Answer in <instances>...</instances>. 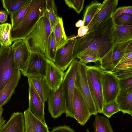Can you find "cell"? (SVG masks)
Listing matches in <instances>:
<instances>
[{"instance_id": "1", "label": "cell", "mask_w": 132, "mask_h": 132, "mask_svg": "<svg viewBox=\"0 0 132 132\" xmlns=\"http://www.w3.org/2000/svg\"><path fill=\"white\" fill-rule=\"evenodd\" d=\"M114 19L111 17L84 36L77 38L73 52V58L86 55L99 61L114 45Z\"/></svg>"}, {"instance_id": "2", "label": "cell", "mask_w": 132, "mask_h": 132, "mask_svg": "<svg viewBox=\"0 0 132 132\" xmlns=\"http://www.w3.org/2000/svg\"><path fill=\"white\" fill-rule=\"evenodd\" d=\"M47 10L46 0H31L29 8L22 19L17 25L12 27V42L26 38Z\"/></svg>"}, {"instance_id": "3", "label": "cell", "mask_w": 132, "mask_h": 132, "mask_svg": "<svg viewBox=\"0 0 132 132\" xmlns=\"http://www.w3.org/2000/svg\"><path fill=\"white\" fill-rule=\"evenodd\" d=\"M51 32V28L47 11L37 22L34 27L25 39L30 52L45 53V44Z\"/></svg>"}, {"instance_id": "4", "label": "cell", "mask_w": 132, "mask_h": 132, "mask_svg": "<svg viewBox=\"0 0 132 132\" xmlns=\"http://www.w3.org/2000/svg\"><path fill=\"white\" fill-rule=\"evenodd\" d=\"M80 62L75 58L73 59L64 73L61 84L65 101L66 116L73 118V98L76 79Z\"/></svg>"}, {"instance_id": "5", "label": "cell", "mask_w": 132, "mask_h": 132, "mask_svg": "<svg viewBox=\"0 0 132 132\" xmlns=\"http://www.w3.org/2000/svg\"><path fill=\"white\" fill-rule=\"evenodd\" d=\"M103 70L96 66H86L88 84L97 113H102L104 104L102 82Z\"/></svg>"}, {"instance_id": "6", "label": "cell", "mask_w": 132, "mask_h": 132, "mask_svg": "<svg viewBox=\"0 0 132 132\" xmlns=\"http://www.w3.org/2000/svg\"><path fill=\"white\" fill-rule=\"evenodd\" d=\"M19 70L15 63L11 46L2 47L0 51V92L11 76Z\"/></svg>"}, {"instance_id": "7", "label": "cell", "mask_w": 132, "mask_h": 132, "mask_svg": "<svg viewBox=\"0 0 132 132\" xmlns=\"http://www.w3.org/2000/svg\"><path fill=\"white\" fill-rule=\"evenodd\" d=\"M132 40L114 44L112 48L100 60V68L103 70L112 72L124 55Z\"/></svg>"}, {"instance_id": "8", "label": "cell", "mask_w": 132, "mask_h": 132, "mask_svg": "<svg viewBox=\"0 0 132 132\" xmlns=\"http://www.w3.org/2000/svg\"><path fill=\"white\" fill-rule=\"evenodd\" d=\"M77 38L74 35L67 37L66 40L56 50L54 63L63 71L69 67L74 59L73 52Z\"/></svg>"}, {"instance_id": "9", "label": "cell", "mask_w": 132, "mask_h": 132, "mask_svg": "<svg viewBox=\"0 0 132 132\" xmlns=\"http://www.w3.org/2000/svg\"><path fill=\"white\" fill-rule=\"evenodd\" d=\"M86 64L80 61L76 76L75 86L83 96L91 115H96L97 113L88 84L86 73Z\"/></svg>"}, {"instance_id": "10", "label": "cell", "mask_w": 132, "mask_h": 132, "mask_svg": "<svg viewBox=\"0 0 132 132\" xmlns=\"http://www.w3.org/2000/svg\"><path fill=\"white\" fill-rule=\"evenodd\" d=\"M47 58L39 52H30L24 71L22 72L25 76L45 77L47 68Z\"/></svg>"}, {"instance_id": "11", "label": "cell", "mask_w": 132, "mask_h": 132, "mask_svg": "<svg viewBox=\"0 0 132 132\" xmlns=\"http://www.w3.org/2000/svg\"><path fill=\"white\" fill-rule=\"evenodd\" d=\"M102 86L104 104L115 100L120 89L118 79L112 72L103 70Z\"/></svg>"}, {"instance_id": "12", "label": "cell", "mask_w": 132, "mask_h": 132, "mask_svg": "<svg viewBox=\"0 0 132 132\" xmlns=\"http://www.w3.org/2000/svg\"><path fill=\"white\" fill-rule=\"evenodd\" d=\"M118 0H105L101 4V8L88 26L89 31L107 21L112 16L116 9Z\"/></svg>"}, {"instance_id": "13", "label": "cell", "mask_w": 132, "mask_h": 132, "mask_svg": "<svg viewBox=\"0 0 132 132\" xmlns=\"http://www.w3.org/2000/svg\"><path fill=\"white\" fill-rule=\"evenodd\" d=\"M47 100L48 111L52 118H57L65 113V101L62 85L56 91L51 90Z\"/></svg>"}, {"instance_id": "14", "label": "cell", "mask_w": 132, "mask_h": 132, "mask_svg": "<svg viewBox=\"0 0 132 132\" xmlns=\"http://www.w3.org/2000/svg\"><path fill=\"white\" fill-rule=\"evenodd\" d=\"M29 85L28 109L32 114L45 125L44 103L34 86L30 79L28 77Z\"/></svg>"}, {"instance_id": "15", "label": "cell", "mask_w": 132, "mask_h": 132, "mask_svg": "<svg viewBox=\"0 0 132 132\" xmlns=\"http://www.w3.org/2000/svg\"><path fill=\"white\" fill-rule=\"evenodd\" d=\"M74 118L84 126L91 115L81 93L75 87L73 100Z\"/></svg>"}, {"instance_id": "16", "label": "cell", "mask_w": 132, "mask_h": 132, "mask_svg": "<svg viewBox=\"0 0 132 132\" xmlns=\"http://www.w3.org/2000/svg\"><path fill=\"white\" fill-rule=\"evenodd\" d=\"M11 46L15 65L22 72L25 70L29 57L30 53V50L26 43L23 40L15 41Z\"/></svg>"}, {"instance_id": "17", "label": "cell", "mask_w": 132, "mask_h": 132, "mask_svg": "<svg viewBox=\"0 0 132 132\" xmlns=\"http://www.w3.org/2000/svg\"><path fill=\"white\" fill-rule=\"evenodd\" d=\"M47 61L45 79L50 89L56 91L62 84L64 73L53 62L47 58Z\"/></svg>"}, {"instance_id": "18", "label": "cell", "mask_w": 132, "mask_h": 132, "mask_svg": "<svg viewBox=\"0 0 132 132\" xmlns=\"http://www.w3.org/2000/svg\"><path fill=\"white\" fill-rule=\"evenodd\" d=\"M25 132H50L45 125L36 117L28 109L24 112Z\"/></svg>"}, {"instance_id": "19", "label": "cell", "mask_w": 132, "mask_h": 132, "mask_svg": "<svg viewBox=\"0 0 132 132\" xmlns=\"http://www.w3.org/2000/svg\"><path fill=\"white\" fill-rule=\"evenodd\" d=\"M115 100L120 111L132 116V87L120 89Z\"/></svg>"}, {"instance_id": "20", "label": "cell", "mask_w": 132, "mask_h": 132, "mask_svg": "<svg viewBox=\"0 0 132 132\" xmlns=\"http://www.w3.org/2000/svg\"><path fill=\"white\" fill-rule=\"evenodd\" d=\"M0 132H25L23 113L19 112L13 113Z\"/></svg>"}, {"instance_id": "21", "label": "cell", "mask_w": 132, "mask_h": 132, "mask_svg": "<svg viewBox=\"0 0 132 132\" xmlns=\"http://www.w3.org/2000/svg\"><path fill=\"white\" fill-rule=\"evenodd\" d=\"M20 78L19 70L11 77L6 85L0 92V107L5 105L9 100L14 93Z\"/></svg>"}, {"instance_id": "22", "label": "cell", "mask_w": 132, "mask_h": 132, "mask_svg": "<svg viewBox=\"0 0 132 132\" xmlns=\"http://www.w3.org/2000/svg\"><path fill=\"white\" fill-rule=\"evenodd\" d=\"M114 44L132 40V24L114 25L113 31Z\"/></svg>"}, {"instance_id": "23", "label": "cell", "mask_w": 132, "mask_h": 132, "mask_svg": "<svg viewBox=\"0 0 132 132\" xmlns=\"http://www.w3.org/2000/svg\"><path fill=\"white\" fill-rule=\"evenodd\" d=\"M43 102L45 103L48 99L51 89L45 77L42 76L28 77Z\"/></svg>"}, {"instance_id": "24", "label": "cell", "mask_w": 132, "mask_h": 132, "mask_svg": "<svg viewBox=\"0 0 132 132\" xmlns=\"http://www.w3.org/2000/svg\"><path fill=\"white\" fill-rule=\"evenodd\" d=\"M52 31L54 33L57 50L66 40L67 38L62 18L58 17Z\"/></svg>"}, {"instance_id": "25", "label": "cell", "mask_w": 132, "mask_h": 132, "mask_svg": "<svg viewBox=\"0 0 132 132\" xmlns=\"http://www.w3.org/2000/svg\"><path fill=\"white\" fill-rule=\"evenodd\" d=\"M101 3L96 0L93 1L86 7L84 12V26H88L91 20L100 9Z\"/></svg>"}, {"instance_id": "26", "label": "cell", "mask_w": 132, "mask_h": 132, "mask_svg": "<svg viewBox=\"0 0 132 132\" xmlns=\"http://www.w3.org/2000/svg\"><path fill=\"white\" fill-rule=\"evenodd\" d=\"M12 28L10 23L0 24V43L2 47H9L12 44Z\"/></svg>"}, {"instance_id": "27", "label": "cell", "mask_w": 132, "mask_h": 132, "mask_svg": "<svg viewBox=\"0 0 132 132\" xmlns=\"http://www.w3.org/2000/svg\"><path fill=\"white\" fill-rule=\"evenodd\" d=\"M45 53L44 55L45 57L54 62L55 60L57 49L53 31L51 32L45 41Z\"/></svg>"}, {"instance_id": "28", "label": "cell", "mask_w": 132, "mask_h": 132, "mask_svg": "<svg viewBox=\"0 0 132 132\" xmlns=\"http://www.w3.org/2000/svg\"><path fill=\"white\" fill-rule=\"evenodd\" d=\"M93 126L94 132H113L109 119L103 116L96 115Z\"/></svg>"}, {"instance_id": "29", "label": "cell", "mask_w": 132, "mask_h": 132, "mask_svg": "<svg viewBox=\"0 0 132 132\" xmlns=\"http://www.w3.org/2000/svg\"><path fill=\"white\" fill-rule=\"evenodd\" d=\"M29 0H2L3 7L10 15L24 5Z\"/></svg>"}, {"instance_id": "30", "label": "cell", "mask_w": 132, "mask_h": 132, "mask_svg": "<svg viewBox=\"0 0 132 132\" xmlns=\"http://www.w3.org/2000/svg\"><path fill=\"white\" fill-rule=\"evenodd\" d=\"M31 0L28 2L22 7L10 15L12 27L19 23L25 16L30 5Z\"/></svg>"}, {"instance_id": "31", "label": "cell", "mask_w": 132, "mask_h": 132, "mask_svg": "<svg viewBox=\"0 0 132 132\" xmlns=\"http://www.w3.org/2000/svg\"><path fill=\"white\" fill-rule=\"evenodd\" d=\"M119 106L115 100L109 102L104 104L102 113L108 118L119 111Z\"/></svg>"}, {"instance_id": "32", "label": "cell", "mask_w": 132, "mask_h": 132, "mask_svg": "<svg viewBox=\"0 0 132 132\" xmlns=\"http://www.w3.org/2000/svg\"><path fill=\"white\" fill-rule=\"evenodd\" d=\"M115 25L123 26L132 24V14L123 13L114 19Z\"/></svg>"}, {"instance_id": "33", "label": "cell", "mask_w": 132, "mask_h": 132, "mask_svg": "<svg viewBox=\"0 0 132 132\" xmlns=\"http://www.w3.org/2000/svg\"><path fill=\"white\" fill-rule=\"evenodd\" d=\"M84 0H65V4L69 7L72 8L78 14H79L82 10L84 5Z\"/></svg>"}, {"instance_id": "34", "label": "cell", "mask_w": 132, "mask_h": 132, "mask_svg": "<svg viewBox=\"0 0 132 132\" xmlns=\"http://www.w3.org/2000/svg\"><path fill=\"white\" fill-rule=\"evenodd\" d=\"M47 11L51 26V32H52L57 22L58 17L57 14L56 8L55 7L47 8Z\"/></svg>"}, {"instance_id": "35", "label": "cell", "mask_w": 132, "mask_h": 132, "mask_svg": "<svg viewBox=\"0 0 132 132\" xmlns=\"http://www.w3.org/2000/svg\"><path fill=\"white\" fill-rule=\"evenodd\" d=\"M112 72L118 79L132 77V68L117 70Z\"/></svg>"}, {"instance_id": "36", "label": "cell", "mask_w": 132, "mask_h": 132, "mask_svg": "<svg viewBox=\"0 0 132 132\" xmlns=\"http://www.w3.org/2000/svg\"><path fill=\"white\" fill-rule=\"evenodd\" d=\"M123 13L132 14V6H128L119 7L116 10L112 17L114 19Z\"/></svg>"}, {"instance_id": "37", "label": "cell", "mask_w": 132, "mask_h": 132, "mask_svg": "<svg viewBox=\"0 0 132 132\" xmlns=\"http://www.w3.org/2000/svg\"><path fill=\"white\" fill-rule=\"evenodd\" d=\"M120 89H125L132 87V77L118 79Z\"/></svg>"}, {"instance_id": "38", "label": "cell", "mask_w": 132, "mask_h": 132, "mask_svg": "<svg viewBox=\"0 0 132 132\" xmlns=\"http://www.w3.org/2000/svg\"><path fill=\"white\" fill-rule=\"evenodd\" d=\"M131 68H132V59L119 62L116 66L113 71Z\"/></svg>"}, {"instance_id": "39", "label": "cell", "mask_w": 132, "mask_h": 132, "mask_svg": "<svg viewBox=\"0 0 132 132\" xmlns=\"http://www.w3.org/2000/svg\"><path fill=\"white\" fill-rule=\"evenodd\" d=\"M77 58L79 59L81 62L85 64L90 62L95 63L99 61L98 59L88 55H81L78 56Z\"/></svg>"}, {"instance_id": "40", "label": "cell", "mask_w": 132, "mask_h": 132, "mask_svg": "<svg viewBox=\"0 0 132 132\" xmlns=\"http://www.w3.org/2000/svg\"><path fill=\"white\" fill-rule=\"evenodd\" d=\"M50 132H75L69 126L64 125L56 127Z\"/></svg>"}, {"instance_id": "41", "label": "cell", "mask_w": 132, "mask_h": 132, "mask_svg": "<svg viewBox=\"0 0 132 132\" xmlns=\"http://www.w3.org/2000/svg\"><path fill=\"white\" fill-rule=\"evenodd\" d=\"M89 31L88 26H84L80 27L78 30L77 35L76 36L77 38L82 37L86 35Z\"/></svg>"}, {"instance_id": "42", "label": "cell", "mask_w": 132, "mask_h": 132, "mask_svg": "<svg viewBox=\"0 0 132 132\" xmlns=\"http://www.w3.org/2000/svg\"><path fill=\"white\" fill-rule=\"evenodd\" d=\"M8 14L7 12L5 11L0 10V22L4 23L7 20Z\"/></svg>"}, {"instance_id": "43", "label": "cell", "mask_w": 132, "mask_h": 132, "mask_svg": "<svg viewBox=\"0 0 132 132\" xmlns=\"http://www.w3.org/2000/svg\"><path fill=\"white\" fill-rule=\"evenodd\" d=\"M4 109L2 107H0V131L2 129L5 124L6 120L2 116Z\"/></svg>"}, {"instance_id": "44", "label": "cell", "mask_w": 132, "mask_h": 132, "mask_svg": "<svg viewBox=\"0 0 132 132\" xmlns=\"http://www.w3.org/2000/svg\"><path fill=\"white\" fill-rule=\"evenodd\" d=\"M132 59V51L125 53L120 62L127 60Z\"/></svg>"}, {"instance_id": "45", "label": "cell", "mask_w": 132, "mask_h": 132, "mask_svg": "<svg viewBox=\"0 0 132 132\" xmlns=\"http://www.w3.org/2000/svg\"><path fill=\"white\" fill-rule=\"evenodd\" d=\"M75 26L77 27H80L84 26V22L83 20H80L77 22Z\"/></svg>"}, {"instance_id": "46", "label": "cell", "mask_w": 132, "mask_h": 132, "mask_svg": "<svg viewBox=\"0 0 132 132\" xmlns=\"http://www.w3.org/2000/svg\"><path fill=\"white\" fill-rule=\"evenodd\" d=\"M2 46L1 45V44L0 43V51L2 48Z\"/></svg>"}, {"instance_id": "47", "label": "cell", "mask_w": 132, "mask_h": 132, "mask_svg": "<svg viewBox=\"0 0 132 132\" xmlns=\"http://www.w3.org/2000/svg\"><path fill=\"white\" fill-rule=\"evenodd\" d=\"M86 132H90L88 129H87L86 130Z\"/></svg>"}]
</instances>
